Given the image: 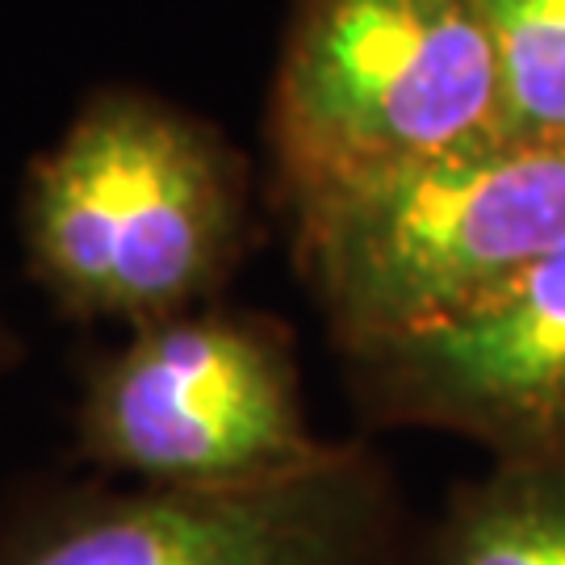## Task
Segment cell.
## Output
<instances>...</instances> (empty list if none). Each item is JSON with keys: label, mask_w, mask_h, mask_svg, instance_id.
I'll list each match as a JSON object with an SVG mask.
<instances>
[{"label": "cell", "mask_w": 565, "mask_h": 565, "mask_svg": "<svg viewBox=\"0 0 565 565\" xmlns=\"http://www.w3.org/2000/svg\"><path fill=\"white\" fill-rule=\"evenodd\" d=\"M340 361L369 424L452 431L494 461H565V243L473 319Z\"/></svg>", "instance_id": "8992f818"}, {"label": "cell", "mask_w": 565, "mask_h": 565, "mask_svg": "<svg viewBox=\"0 0 565 565\" xmlns=\"http://www.w3.org/2000/svg\"><path fill=\"white\" fill-rule=\"evenodd\" d=\"M335 352L440 331L565 243V147L490 139L281 205Z\"/></svg>", "instance_id": "7a4b0ae2"}, {"label": "cell", "mask_w": 565, "mask_h": 565, "mask_svg": "<svg viewBox=\"0 0 565 565\" xmlns=\"http://www.w3.org/2000/svg\"><path fill=\"white\" fill-rule=\"evenodd\" d=\"M294 331L243 306H193L126 327L81 364L72 452L135 486L218 490L298 473L323 457Z\"/></svg>", "instance_id": "277c9868"}, {"label": "cell", "mask_w": 565, "mask_h": 565, "mask_svg": "<svg viewBox=\"0 0 565 565\" xmlns=\"http://www.w3.org/2000/svg\"><path fill=\"white\" fill-rule=\"evenodd\" d=\"M499 76L503 135L511 142L565 147V0H473Z\"/></svg>", "instance_id": "ba28073f"}, {"label": "cell", "mask_w": 565, "mask_h": 565, "mask_svg": "<svg viewBox=\"0 0 565 565\" xmlns=\"http://www.w3.org/2000/svg\"><path fill=\"white\" fill-rule=\"evenodd\" d=\"M277 202L503 135L473 0H289L264 109Z\"/></svg>", "instance_id": "3957f363"}, {"label": "cell", "mask_w": 565, "mask_h": 565, "mask_svg": "<svg viewBox=\"0 0 565 565\" xmlns=\"http://www.w3.org/2000/svg\"><path fill=\"white\" fill-rule=\"evenodd\" d=\"M25 361V340L18 335V327L4 319V310H0V377L4 373H13L18 364Z\"/></svg>", "instance_id": "9c48e42d"}, {"label": "cell", "mask_w": 565, "mask_h": 565, "mask_svg": "<svg viewBox=\"0 0 565 565\" xmlns=\"http://www.w3.org/2000/svg\"><path fill=\"white\" fill-rule=\"evenodd\" d=\"M415 565H565V461H494L457 486Z\"/></svg>", "instance_id": "52a82bcc"}, {"label": "cell", "mask_w": 565, "mask_h": 565, "mask_svg": "<svg viewBox=\"0 0 565 565\" xmlns=\"http://www.w3.org/2000/svg\"><path fill=\"white\" fill-rule=\"evenodd\" d=\"M13 223L60 319L126 331L223 298L252 243V168L202 114L97 84L30 156Z\"/></svg>", "instance_id": "6da1fadb"}, {"label": "cell", "mask_w": 565, "mask_h": 565, "mask_svg": "<svg viewBox=\"0 0 565 565\" xmlns=\"http://www.w3.org/2000/svg\"><path fill=\"white\" fill-rule=\"evenodd\" d=\"M0 565H411V545L394 469L348 440L218 490L30 478L0 503Z\"/></svg>", "instance_id": "5b68a950"}]
</instances>
